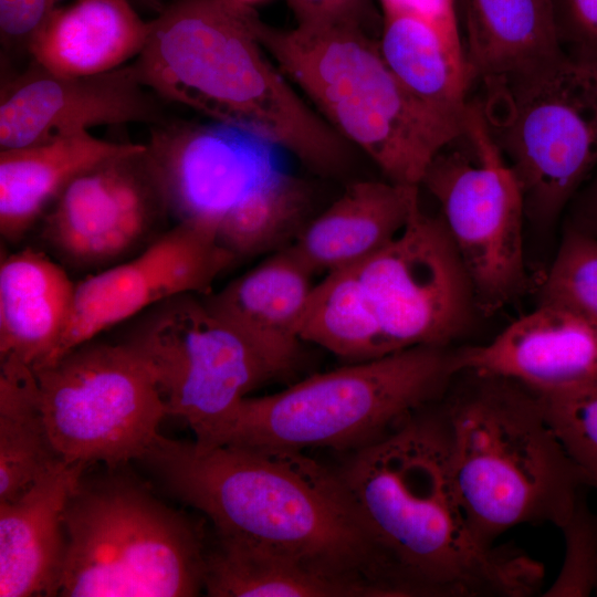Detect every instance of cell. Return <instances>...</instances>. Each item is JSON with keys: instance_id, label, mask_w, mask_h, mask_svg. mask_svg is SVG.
Segmentation results:
<instances>
[{"instance_id": "cell-1", "label": "cell", "mask_w": 597, "mask_h": 597, "mask_svg": "<svg viewBox=\"0 0 597 597\" xmlns=\"http://www.w3.org/2000/svg\"><path fill=\"white\" fill-rule=\"evenodd\" d=\"M383 558L392 597H531L544 565L485 545L459 502L440 401L335 467Z\"/></svg>"}, {"instance_id": "cell-2", "label": "cell", "mask_w": 597, "mask_h": 597, "mask_svg": "<svg viewBox=\"0 0 597 597\" xmlns=\"http://www.w3.org/2000/svg\"><path fill=\"white\" fill-rule=\"evenodd\" d=\"M139 461L210 520L217 541L296 559L391 597L379 551L335 468L303 451L203 446L160 433Z\"/></svg>"}, {"instance_id": "cell-3", "label": "cell", "mask_w": 597, "mask_h": 597, "mask_svg": "<svg viewBox=\"0 0 597 597\" xmlns=\"http://www.w3.org/2000/svg\"><path fill=\"white\" fill-rule=\"evenodd\" d=\"M251 6L179 0L150 22L133 63L156 96L245 128L316 175H341L350 146L320 116L261 43Z\"/></svg>"}, {"instance_id": "cell-4", "label": "cell", "mask_w": 597, "mask_h": 597, "mask_svg": "<svg viewBox=\"0 0 597 597\" xmlns=\"http://www.w3.org/2000/svg\"><path fill=\"white\" fill-rule=\"evenodd\" d=\"M440 405L455 492L481 543L495 545L524 524L567 523L590 486L538 394L505 377L462 369Z\"/></svg>"}, {"instance_id": "cell-5", "label": "cell", "mask_w": 597, "mask_h": 597, "mask_svg": "<svg viewBox=\"0 0 597 597\" xmlns=\"http://www.w3.org/2000/svg\"><path fill=\"white\" fill-rule=\"evenodd\" d=\"M255 30L325 123L391 182L420 187L433 158L464 132L467 116L447 114L409 91L363 24H296L284 30L258 17Z\"/></svg>"}, {"instance_id": "cell-6", "label": "cell", "mask_w": 597, "mask_h": 597, "mask_svg": "<svg viewBox=\"0 0 597 597\" xmlns=\"http://www.w3.org/2000/svg\"><path fill=\"white\" fill-rule=\"evenodd\" d=\"M460 370L458 346H413L348 363L281 391L245 397L203 440L195 441L352 452L438 402Z\"/></svg>"}, {"instance_id": "cell-7", "label": "cell", "mask_w": 597, "mask_h": 597, "mask_svg": "<svg viewBox=\"0 0 597 597\" xmlns=\"http://www.w3.org/2000/svg\"><path fill=\"white\" fill-rule=\"evenodd\" d=\"M57 596L192 597L203 591L202 530L143 483L82 474L64 510Z\"/></svg>"}, {"instance_id": "cell-8", "label": "cell", "mask_w": 597, "mask_h": 597, "mask_svg": "<svg viewBox=\"0 0 597 597\" xmlns=\"http://www.w3.org/2000/svg\"><path fill=\"white\" fill-rule=\"evenodd\" d=\"M482 84L478 103L521 185L526 219L551 228L597 167V60L564 52Z\"/></svg>"}, {"instance_id": "cell-9", "label": "cell", "mask_w": 597, "mask_h": 597, "mask_svg": "<svg viewBox=\"0 0 597 597\" xmlns=\"http://www.w3.org/2000/svg\"><path fill=\"white\" fill-rule=\"evenodd\" d=\"M421 186L440 207L481 313L521 297L528 289L523 191L478 102L470 104L463 134L433 158Z\"/></svg>"}, {"instance_id": "cell-10", "label": "cell", "mask_w": 597, "mask_h": 597, "mask_svg": "<svg viewBox=\"0 0 597 597\" xmlns=\"http://www.w3.org/2000/svg\"><path fill=\"white\" fill-rule=\"evenodd\" d=\"M61 460L117 469L139 460L168 416L142 359L121 341L92 338L32 368Z\"/></svg>"}, {"instance_id": "cell-11", "label": "cell", "mask_w": 597, "mask_h": 597, "mask_svg": "<svg viewBox=\"0 0 597 597\" xmlns=\"http://www.w3.org/2000/svg\"><path fill=\"white\" fill-rule=\"evenodd\" d=\"M118 338L145 364L168 416L201 441L258 387L277 379L199 294L167 298L124 323Z\"/></svg>"}, {"instance_id": "cell-12", "label": "cell", "mask_w": 597, "mask_h": 597, "mask_svg": "<svg viewBox=\"0 0 597 597\" xmlns=\"http://www.w3.org/2000/svg\"><path fill=\"white\" fill-rule=\"evenodd\" d=\"M355 268L394 350L455 346L481 312L443 219L420 200L404 229Z\"/></svg>"}, {"instance_id": "cell-13", "label": "cell", "mask_w": 597, "mask_h": 597, "mask_svg": "<svg viewBox=\"0 0 597 597\" xmlns=\"http://www.w3.org/2000/svg\"><path fill=\"white\" fill-rule=\"evenodd\" d=\"M146 145L81 174L41 219V249L66 270L96 273L139 253L169 227Z\"/></svg>"}, {"instance_id": "cell-14", "label": "cell", "mask_w": 597, "mask_h": 597, "mask_svg": "<svg viewBox=\"0 0 597 597\" xmlns=\"http://www.w3.org/2000/svg\"><path fill=\"white\" fill-rule=\"evenodd\" d=\"M235 262L213 230L174 223L139 253L75 283L71 315L49 363L167 298L210 293Z\"/></svg>"}, {"instance_id": "cell-15", "label": "cell", "mask_w": 597, "mask_h": 597, "mask_svg": "<svg viewBox=\"0 0 597 597\" xmlns=\"http://www.w3.org/2000/svg\"><path fill=\"white\" fill-rule=\"evenodd\" d=\"M277 149L240 126L213 122L159 127L146 151L176 222L219 224L271 172Z\"/></svg>"}, {"instance_id": "cell-16", "label": "cell", "mask_w": 597, "mask_h": 597, "mask_svg": "<svg viewBox=\"0 0 597 597\" xmlns=\"http://www.w3.org/2000/svg\"><path fill=\"white\" fill-rule=\"evenodd\" d=\"M134 64L87 76H63L35 64L1 94L0 147L19 148L97 125L161 123L160 107Z\"/></svg>"}, {"instance_id": "cell-17", "label": "cell", "mask_w": 597, "mask_h": 597, "mask_svg": "<svg viewBox=\"0 0 597 597\" xmlns=\"http://www.w3.org/2000/svg\"><path fill=\"white\" fill-rule=\"evenodd\" d=\"M460 366L548 395L597 378V316L555 302L511 323L483 345L460 347Z\"/></svg>"}, {"instance_id": "cell-18", "label": "cell", "mask_w": 597, "mask_h": 597, "mask_svg": "<svg viewBox=\"0 0 597 597\" xmlns=\"http://www.w3.org/2000/svg\"><path fill=\"white\" fill-rule=\"evenodd\" d=\"M316 273L292 245L270 253L222 289L201 295L274 371L292 375L302 362L298 325Z\"/></svg>"}, {"instance_id": "cell-19", "label": "cell", "mask_w": 597, "mask_h": 597, "mask_svg": "<svg viewBox=\"0 0 597 597\" xmlns=\"http://www.w3.org/2000/svg\"><path fill=\"white\" fill-rule=\"evenodd\" d=\"M61 461L15 500L0 502V596H57L64 510L84 470Z\"/></svg>"}, {"instance_id": "cell-20", "label": "cell", "mask_w": 597, "mask_h": 597, "mask_svg": "<svg viewBox=\"0 0 597 597\" xmlns=\"http://www.w3.org/2000/svg\"><path fill=\"white\" fill-rule=\"evenodd\" d=\"M419 190L389 180L353 181L291 245L316 274L355 266L404 229Z\"/></svg>"}, {"instance_id": "cell-21", "label": "cell", "mask_w": 597, "mask_h": 597, "mask_svg": "<svg viewBox=\"0 0 597 597\" xmlns=\"http://www.w3.org/2000/svg\"><path fill=\"white\" fill-rule=\"evenodd\" d=\"M67 270L41 248L25 247L0 262V358L31 368L49 363L74 300Z\"/></svg>"}, {"instance_id": "cell-22", "label": "cell", "mask_w": 597, "mask_h": 597, "mask_svg": "<svg viewBox=\"0 0 597 597\" xmlns=\"http://www.w3.org/2000/svg\"><path fill=\"white\" fill-rule=\"evenodd\" d=\"M140 144L114 143L88 130L0 151V232L20 242L81 174Z\"/></svg>"}, {"instance_id": "cell-23", "label": "cell", "mask_w": 597, "mask_h": 597, "mask_svg": "<svg viewBox=\"0 0 597 597\" xmlns=\"http://www.w3.org/2000/svg\"><path fill=\"white\" fill-rule=\"evenodd\" d=\"M149 30L150 22L127 0H75L51 14L29 54L33 64L52 74H102L138 57Z\"/></svg>"}, {"instance_id": "cell-24", "label": "cell", "mask_w": 597, "mask_h": 597, "mask_svg": "<svg viewBox=\"0 0 597 597\" xmlns=\"http://www.w3.org/2000/svg\"><path fill=\"white\" fill-rule=\"evenodd\" d=\"M474 82L509 77L562 55L553 0H458Z\"/></svg>"}, {"instance_id": "cell-25", "label": "cell", "mask_w": 597, "mask_h": 597, "mask_svg": "<svg viewBox=\"0 0 597 597\" xmlns=\"http://www.w3.org/2000/svg\"><path fill=\"white\" fill-rule=\"evenodd\" d=\"M377 40L386 63L409 91L447 114L467 116L474 80L463 44L408 14L381 15Z\"/></svg>"}, {"instance_id": "cell-26", "label": "cell", "mask_w": 597, "mask_h": 597, "mask_svg": "<svg viewBox=\"0 0 597 597\" xmlns=\"http://www.w3.org/2000/svg\"><path fill=\"white\" fill-rule=\"evenodd\" d=\"M203 590L213 597H371L364 586L296 559L219 541L207 553Z\"/></svg>"}, {"instance_id": "cell-27", "label": "cell", "mask_w": 597, "mask_h": 597, "mask_svg": "<svg viewBox=\"0 0 597 597\" xmlns=\"http://www.w3.org/2000/svg\"><path fill=\"white\" fill-rule=\"evenodd\" d=\"M30 366L0 358V502L15 500L56 467Z\"/></svg>"}, {"instance_id": "cell-28", "label": "cell", "mask_w": 597, "mask_h": 597, "mask_svg": "<svg viewBox=\"0 0 597 597\" xmlns=\"http://www.w3.org/2000/svg\"><path fill=\"white\" fill-rule=\"evenodd\" d=\"M303 343L317 345L348 363L394 350L355 266L325 273L314 283L298 325Z\"/></svg>"}, {"instance_id": "cell-29", "label": "cell", "mask_w": 597, "mask_h": 597, "mask_svg": "<svg viewBox=\"0 0 597 597\" xmlns=\"http://www.w3.org/2000/svg\"><path fill=\"white\" fill-rule=\"evenodd\" d=\"M310 202L307 185L280 167L220 223L217 238L237 261L273 253L294 242Z\"/></svg>"}, {"instance_id": "cell-30", "label": "cell", "mask_w": 597, "mask_h": 597, "mask_svg": "<svg viewBox=\"0 0 597 597\" xmlns=\"http://www.w3.org/2000/svg\"><path fill=\"white\" fill-rule=\"evenodd\" d=\"M567 304L597 316V238L564 223L538 303Z\"/></svg>"}, {"instance_id": "cell-31", "label": "cell", "mask_w": 597, "mask_h": 597, "mask_svg": "<svg viewBox=\"0 0 597 597\" xmlns=\"http://www.w3.org/2000/svg\"><path fill=\"white\" fill-rule=\"evenodd\" d=\"M540 396L565 450L597 490V378Z\"/></svg>"}, {"instance_id": "cell-32", "label": "cell", "mask_w": 597, "mask_h": 597, "mask_svg": "<svg viewBox=\"0 0 597 597\" xmlns=\"http://www.w3.org/2000/svg\"><path fill=\"white\" fill-rule=\"evenodd\" d=\"M565 558L558 577L542 596L597 595V514L584 498L561 528Z\"/></svg>"}, {"instance_id": "cell-33", "label": "cell", "mask_w": 597, "mask_h": 597, "mask_svg": "<svg viewBox=\"0 0 597 597\" xmlns=\"http://www.w3.org/2000/svg\"><path fill=\"white\" fill-rule=\"evenodd\" d=\"M553 8L563 50L597 60V0H553Z\"/></svg>"}, {"instance_id": "cell-34", "label": "cell", "mask_w": 597, "mask_h": 597, "mask_svg": "<svg viewBox=\"0 0 597 597\" xmlns=\"http://www.w3.org/2000/svg\"><path fill=\"white\" fill-rule=\"evenodd\" d=\"M60 0H0V38L11 51H27Z\"/></svg>"}, {"instance_id": "cell-35", "label": "cell", "mask_w": 597, "mask_h": 597, "mask_svg": "<svg viewBox=\"0 0 597 597\" xmlns=\"http://www.w3.org/2000/svg\"><path fill=\"white\" fill-rule=\"evenodd\" d=\"M381 15L408 14L429 21L453 41L463 43L458 0H378Z\"/></svg>"}, {"instance_id": "cell-36", "label": "cell", "mask_w": 597, "mask_h": 597, "mask_svg": "<svg viewBox=\"0 0 597 597\" xmlns=\"http://www.w3.org/2000/svg\"><path fill=\"white\" fill-rule=\"evenodd\" d=\"M297 24L354 22L365 25L369 0H286Z\"/></svg>"}, {"instance_id": "cell-37", "label": "cell", "mask_w": 597, "mask_h": 597, "mask_svg": "<svg viewBox=\"0 0 597 597\" xmlns=\"http://www.w3.org/2000/svg\"><path fill=\"white\" fill-rule=\"evenodd\" d=\"M566 210L565 223L597 238V167Z\"/></svg>"}, {"instance_id": "cell-38", "label": "cell", "mask_w": 597, "mask_h": 597, "mask_svg": "<svg viewBox=\"0 0 597 597\" xmlns=\"http://www.w3.org/2000/svg\"><path fill=\"white\" fill-rule=\"evenodd\" d=\"M233 1H237V2H240V3H243V4H248V6H251L255 2H259V1H263V0H233Z\"/></svg>"}]
</instances>
